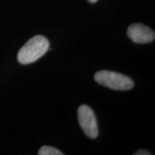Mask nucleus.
<instances>
[{"label": "nucleus", "mask_w": 155, "mask_h": 155, "mask_svg": "<svg viewBox=\"0 0 155 155\" xmlns=\"http://www.w3.org/2000/svg\"><path fill=\"white\" fill-rule=\"evenodd\" d=\"M50 42L45 37L36 35L32 38L19 50L17 61L22 65H28L38 61L49 50Z\"/></svg>", "instance_id": "nucleus-1"}, {"label": "nucleus", "mask_w": 155, "mask_h": 155, "mask_svg": "<svg viewBox=\"0 0 155 155\" xmlns=\"http://www.w3.org/2000/svg\"><path fill=\"white\" fill-rule=\"evenodd\" d=\"M98 84L116 91L131 90L134 83L129 77L114 71H100L94 75Z\"/></svg>", "instance_id": "nucleus-2"}, {"label": "nucleus", "mask_w": 155, "mask_h": 155, "mask_svg": "<svg viewBox=\"0 0 155 155\" xmlns=\"http://www.w3.org/2000/svg\"><path fill=\"white\" fill-rule=\"evenodd\" d=\"M78 118L85 134L91 139H96L98 135V127L94 111L88 106L81 105L78 109Z\"/></svg>", "instance_id": "nucleus-3"}, {"label": "nucleus", "mask_w": 155, "mask_h": 155, "mask_svg": "<svg viewBox=\"0 0 155 155\" xmlns=\"http://www.w3.org/2000/svg\"><path fill=\"white\" fill-rule=\"evenodd\" d=\"M127 35L131 41L138 44L149 43L155 38L154 31L141 23L131 25L127 30Z\"/></svg>", "instance_id": "nucleus-4"}, {"label": "nucleus", "mask_w": 155, "mask_h": 155, "mask_svg": "<svg viewBox=\"0 0 155 155\" xmlns=\"http://www.w3.org/2000/svg\"><path fill=\"white\" fill-rule=\"evenodd\" d=\"M39 155H63V154L58 149L50 146H43L38 152Z\"/></svg>", "instance_id": "nucleus-5"}, {"label": "nucleus", "mask_w": 155, "mask_h": 155, "mask_svg": "<svg viewBox=\"0 0 155 155\" xmlns=\"http://www.w3.org/2000/svg\"><path fill=\"white\" fill-rule=\"evenodd\" d=\"M134 155H150L151 153H150L148 151L144 150H141L137 151L135 153H134Z\"/></svg>", "instance_id": "nucleus-6"}, {"label": "nucleus", "mask_w": 155, "mask_h": 155, "mask_svg": "<svg viewBox=\"0 0 155 155\" xmlns=\"http://www.w3.org/2000/svg\"><path fill=\"white\" fill-rule=\"evenodd\" d=\"M88 1L91 3H96L98 0H88Z\"/></svg>", "instance_id": "nucleus-7"}]
</instances>
